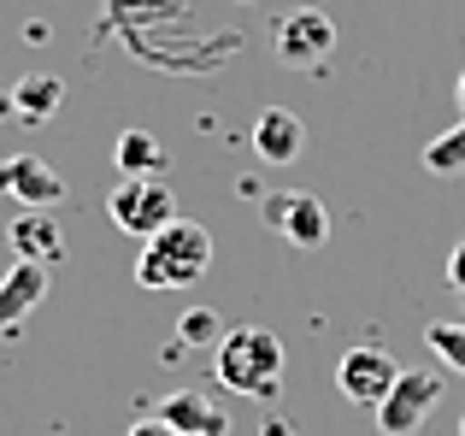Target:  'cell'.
I'll return each mask as SVG.
<instances>
[{
  "mask_svg": "<svg viewBox=\"0 0 465 436\" xmlns=\"http://www.w3.org/2000/svg\"><path fill=\"white\" fill-rule=\"evenodd\" d=\"M206 272H213V230L201 218H171L136 253V283L142 289H194Z\"/></svg>",
  "mask_w": 465,
  "mask_h": 436,
  "instance_id": "obj_1",
  "label": "cell"
},
{
  "mask_svg": "<svg viewBox=\"0 0 465 436\" xmlns=\"http://www.w3.org/2000/svg\"><path fill=\"white\" fill-rule=\"evenodd\" d=\"M213 372H218L224 390L253 395V401H277L289 354H283V342H277L265 324H236V331H224V342L213 348Z\"/></svg>",
  "mask_w": 465,
  "mask_h": 436,
  "instance_id": "obj_2",
  "label": "cell"
},
{
  "mask_svg": "<svg viewBox=\"0 0 465 436\" xmlns=\"http://www.w3.org/2000/svg\"><path fill=\"white\" fill-rule=\"evenodd\" d=\"M106 218H113L124 236L148 242L153 230H165L171 218H183V213H177V195H171L165 177H124V183L106 195Z\"/></svg>",
  "mask_w": 465,
  "mask_h": 436,
  "instance_id": "obj_3",
  "label": "cell"
},
{
  "mask_svg": "<svg viewBox=\"0 0 465 436\" xmlns=\"http://www.w3.org/2000/svg\"><path fill=\"white\" fill-rule=\"evenodd\" d=\"M442 390H448V372H407V366H401L389 401L377 407V431H383V436H412V431H424V419L436 413Z\"/></svg>",
  "mask_w": 465,
  "mask_h": 436,
  "instance_id": "obj_4",
  "label": "cell"
},
{
  "mask_svg": "<svg viewBox=\"0 0 465 436\" xmlns=\"http://www.w3.org/2000/svg\"><path fill=\"white\" fill-rule=\"evenodd\" d=\"M395 378H401L395 354H389V348H377V342H365V348H348V354L336 360V390H341V401H353V407H371V413L389 401Z\"/></svg>",
  "mask_w": 465,
  "mask_h": 436,
  "instance_id": "obj_5",
  "label": "cell"
},
{
  "mask_svg": "<svg viewBox=\"0 0 465 436\" xmlns=\"http://www.w3.org/2000/svg\"><path fill=\"white\" fill-rule=\"evenodd\" d=\"M330 47H336V24H330V12L318 6H295L289 18H277V59L283 65H324Z\"/></svg>",
  "mask_w": 465,
  "mask_h": 436,
  "instance_id": "obj_6",
  "label": "cell"
},
{
  "mask_svg": "<svg viewBox=\"0 0 465 436\" xmlns=\"http://www.w3.org/2000/svg\"><path fill=\"white\" fill-rule=\"evenodd\" d=\"M0 195H12L24 213H47L65 201V177L42 154H12V160H0Z\"/></svg>",
  "mask_w": 465,
  "mask_h": 436,
  "instance_id": "obj_7",
  "label": "cell"
},
{
  "mask_svg": "<svg viewBox=\"0 0 465 436\" xmlns=\"http://www.w3.org/2000/svg\"><path fill=\"white\" fill-rule=\"evenodd\" d=\"M265 224L283 230V242H295V248H318V242L330 236V213H324V201L307 195V189L272 195V201H265Z\"/></svg>",
  "mask_w": 465,
  "mask_h": 436,
  "instance_id": "obj_8",
  "label": "cell"
},
{
  "mask_svg": "<svg viewBox=\"0 0 465 436\" xmlns=\"http://www.w3.org/2000/svg\"><path fill=\"white\" fill-rule=\"evenodd\" d=\"M153 419H165L177 436H224L230 431V413L218 401H206L201 390H171L165 401L153 407Z\"/></svg>",
  "mask_w": 465,
  "mask_h": 436,
  "instance_id": "obj_9",
  "label": "cell"
},
{
  "mask_svg": "<svg viewBox=\"0 0 465 436\" xmlns=\"http://www.w3.org/2000/svg\"><path fill=\"white\" fill-rule=\"evenodd\" d=\"M301 148H307V124H301L289 106H265V113L253 118V154H260L265 165L301 160Z\"/></svg>",
  "mask_w": 465,
  "mask_h": 436,
  "instance_id": "obj_10",
  "label": "cell"
},
{
  "mask_svg": "<svg viewBox=\"0 0 465 436\" xmlns=\"http://www.w3.org/2000/svg\"><path fill=\"white\" fill-rule=\"evenodd\" d=\"M47 265H30V260H18L6 277H0V331H12V324H24L35 307L47 301Z\"/></svg>",
  "mask_w": 465,
  "mask_h": 436,
  "instance_id": "obj_11",
  "label": "cell"
},
{
  "mask_svg": "<svg viewBox=\"0 0 465 436\" xmlns=\"http://www.w3.org/2000/svg\"><path fill=\"white\" fill-rule=\"evenodd\" d=\"M12 253H18V260H30V265H47V272H54V265L65 260V230H59L47 213H24L18 224H12Z\"/></svg>",
  "mask_w": 465,
  "mask_h": 436,
  "instance_id": "obj_12",
  "label": "cell"
},
{
  "mask_svg": "<svg viewBox=\"0 0 465 436\" xmlns=\"http://www.w3.org/2000/svg\"><path fill=\"white\" fill-rule=\"evenodd\" d=\"M113 165H118V177H165L171 154H165L159 136H148V130H124V136L113 142Z\"/></svg>",
  "mask_w": 465,
  "mask_h": 436,
  "instance_id": "obj_13",
  "label": "cell"
},
{
  "mask_svg": "<svg viewBox=\"0 0 465 436\" xmlns=\"http://www.w3.org/2000/svg\"><path fill=\"white\" fill-rule=\"evenodd\" d=\"M59 113V83L54 77H18L12 83V118L18 124H47V118Z\"/></svg>",
  "mask_w": 465,
  "mask_h": 436,
  "instance_id": "obj_14",
  "label": "cell"
},
{
  "mask_svg": "<svg viewBox=\"0 0 465 436\" xmlns=\"http://www.w3.org/2000/svg\"><path fill=\"white\" fill-rule=\"evenodd\" d=\"M424 172H436V177H460L465 172V118L424 148Z\"/></svg>",
  "mask_w": 465,
  "mask_h": 436,
  "instance_id": "obj_15",
  "label": "cell"
},
{
  "mask_svg": "<svg viewBox=\"0 0 465 436\" xmlns=\"http://www.w3.org/2000/svg\"><path fill=\"white\" fill-rule=\"evenodd\" d=\"M424 342H430V354L448 372H465V324L460 319H430L424 324Z\"/></svg>",
  "mask_w": 465,
  "mask_h": 436,
  "instance_id": "obj_16",
  "label": "cell"
},
{
  "mask_svg": "<svg viewBox=\"0 0 465 436\" xmlns=\"http://www.w3.org/2000/svg\"><path fill=\"white\" fill-rule=\"evenodd\" d=\"M177 342H189V348H218L224 342V319H218L213 307H189L177 319Z\"/></svg>",
  "mask_w": 465,
  "mask_h": 436,
  "instance_id": "obj_17",
  "label": "cell"
},
{
  "mask_svg": "<svg viewBox=\"0 0 465 436\" xmlns=\"http://www.w3.org/2000/svg\"><path fill=\"white\" fill-rule=\"evenodd\" d=\"M448 289L465 301V242H454V253H448Z\"/></svg>",
  "mask_w": 465,
  "mask_h": 436,
  "instance_id": "obj_18",
  "label": "cell"
},
{
  "mask_svg": "<svg viewBox=\"0 0 465 436\" xmlns=\"http://www.w3.org/2000/svg\"><path fill=\"white\" fill-rule=\"evenodd\" d=\"M124 436H177V431H171L165 419H136V425H130Z\"/></svg>",
  "mask_w": 465,
  "mask_h": 436,
  "instance_id": "obj_19",
  "label": "cell"
},
{
  "mask_svg": "<svg viewBox=\"0 0 465 436\" xmlns=\"http://www.w3.org/2000/svg\"><path fill=\"white\" fill-rule=\"evenodd\" d=\"M0 118H12V89H0Z\"/></svg>",
  "mask_w": 465,
  "mask_h": 436,
  "instance_id": "obj_20",
  "label": "cell"
},
{
  "mask_svg": "<svg viewBox=\"0 0 465 436\" xmlns=\"http://www.w3.org/2000/svg\"><path fill=\"white\" fill-rule=\"evenodd\" d=\"M454 94H460V113H465V71H460V83H454Z\"/></svg>",
  "mask_w": 465,
  "mask_h": 436,
  "instance_id": "obj_21",
  "label": "cell"
},
{
  "mask_svg": "<svg viewBox=\"0 0 465 436\" xmlns=\"http://www.w3.org/2000/svg\"><path fill=\"white\" fill-rule=\"evenodd\" d=\"M460 436H465V419H460Z\"/></svg>",
  "mask_w": 465,
  "mask_h": 436,
  "instance_id": "obj_22",
  "label": "cell"
}]
</instances>
